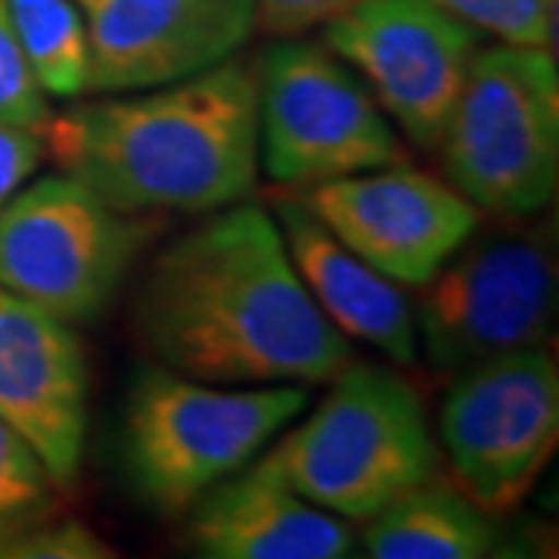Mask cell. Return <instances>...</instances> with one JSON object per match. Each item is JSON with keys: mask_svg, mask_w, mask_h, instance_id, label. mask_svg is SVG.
<instances>
[{"mask_svg": "<svg viewBox=\"0 0 559 559\" xmlns=\"http://www.w3.org/2000/svg\"><path fill=\"white\" fill-rule=\"evenodd\" d=\"M25 62L44 97L87 94L91 44L84 13L72 0H3Z\"/></svg>", "mask_w": 559, "mask_h": 559, "instance_id": "cell-17", "label": "cell"}, {"mask_svg": "<svg viewBox=\"0 0 559 559\" xmlns=\"http://www.w3.org/2000/svg\"><path fill=\"white\" fill-rule=\"evenodd\" d=\"M557 264L538 234H491L460 246L423 283L417 336L432 367L463 373L507 352L540 348L554 330Z\"/></svg>", "mask_w": 559, "mask_h": 559, "instance_id": "cell-9", "label": "cell"}, {"mask_svg": "<svg viewBox=\"0 0 559 559\" xmlns=\"http://www.w3.org/2000/svg\"><path fill=\"white\" fill-rule=\"evenodd\" d=\"M40 131L62 175L119 212H218L255 183L259 81L224 60L138 97L75 106Z\"/></svg>", "mask_w": 559, "mask_h": 559, "instance_id": "cell-2", "label": "cell"}, {"mask_svg": "<svg viewBox=\"0 0 559 559\" xmlns=\"http://www.w3.org/2000/svg\"><path fill=\"white\" fill-rule=\"evenodd\" d=\"M259 81V153L267 178L320 183L401 159L399 138L367 84L318 44L267 47Z\"/></svg>", "mask_w": 559, "mask_h": 559, "instance_id": "cell-7", "label": "cell"}, {"mask_svg": "<svg viewBox=\"0 0 559 559\" xmlns=\"http://www.w3.org/2000/svg\"><path fill=\"white\" fill-rule=\"evenodd\" d=\"M444 168L479 212L535 215L559 180V75L554 53L500 44L476 53L441 134Z\"/></svg>", "mask_w": 559, "mask_h": 559, "instance_id": "cell-5", "label": "cell"}, {"mask_svg": "<svg viewBox=\"0 0 559 559\" xmlns=\"http://www.w3.org/2000/svg\"><path fill=\"white\" fill-rule=\"evenodd\" d=\"M44 162V140L35 128L0 121V209L20 193Z\"/></svg>", "mask_w": 559, "mask_h": 559, "instance_id": "cell-23", "label": "cell"}, {"mask_svg": "<svg viewBox=\"0 0 559 559\" xmlns=\"http://www.w3.org/2000/svg\"><path fill=\"white\" fill-rule=\"evenodd\" d=\"M318 411L259 460L289 491L340 520H373L436 476V444L411 382L373 364L342 367Z\"/></svg>", "mask_w": 559, "mask_h": 559, "instance_id": "cell-3", "label": "cell"}, {"mask_svg": "<svg viewBox=\"0 0 559 559\" xmlns=\"http://www.w3.org/2000/svg\"><path fill=\"white\" fill-rule=\"evenodd\" d=\"M360 0H255V25L277 38H296L301 32L326 25Z\"/></svg>", "mask_w": 559, "mask_h": 559, "instance_id": "cell-22", "label": "cell"}, {"mask_svg": "<svg viewBox=\"0 0 559 559\" xmlns=\"http://www.w3.org/2000/svg\"><path fill=\"white\" fill-rule=\"evenodd\" d=\"M187 540L209 559H342L355 550L340 516L299 498L259 463L197 498Z\"/></svg>", "mask_w": 559, "mask_h": 559, "instance_id": "cell-14", "label": "cell"}, {"mask_svg": "<svg viewBox=\"0 0 559 559\" xmlns=\"http://www.w3.org/2000/svg\"><path fill=\"white\" fill-rule=\"evenodd\" d=\"M57 491L62 488L47 473L35 448L0 419V550L57 516Z\"/></svg>", "mask_w": 559, "mask_h": 559, "instance_id": "cell-18", "label": "cell"}, {"mask_svg": "<svg viewBox=\"0 0 559 559\" xmlns=\"http://www.w3.org/2000/svg\"><path fill=\"white\" fill-rule=\"evenodd\" d=\"M367 522L364 550L373 559H481L498 550L491 513L448 481H419Z\"/></svg>", "mask_w": 559, "mask_h": 559, "instance_id": "cell-16", "label": "cell"}, {"mask_svg": "<svg viewBox=\"0 0 559 559\" xmlns=\"http://www.w3.org/2000/svg\"><path fill=\"white\" fill-rule=\"evenodd\" d=\"M305 407L299 382L227 389L168 367L143 370L124 407L128 479L146 503L180 513L259 457Z\"/></svg>", "mask_w": 559, "mask_h": 559, "instance_id": "cell-4", "label": "cell"}, {"mask_svg": "<svg viewBox=\"0 0 559 559\" xmlns=\"http://www.w3.org/2000/svg\"><path fill=\"white\" fill-rule=\"evenodd\" d=\"M454 485L491 516L516 507L559 439V373L540 348L473 364L439 419Z\"/></svg>", "mask_w": 559, "mask_h": 559, "instance_id": "cell-8", "label": "cell"}, {"mask_svg": "<svg viewBox=\"0 0 559 559\" xmlns=\"http://www.w3.org/2000/svg\"><path fill=\"white\" fill-rule=\"evenodd\" d=\"M3 559H106L116 557L109 544L91 532L84 522H40L32 532H25L13 544L0 550Z\"/></svg>", "mask_w": 559, "mask_h": 559, "instance_id": "cell-21", "label": "cell"}, {"mask_svg": "<svg viewBox=\"0 0 559 559\" xmlns=\"http://www.w3.org/2000/svg\"><path fill=\"white\" fill-rule=\"evenodd\" d=\"M138 333L168 370L212 385H314L352 358L259 205L221 212L153 261Z\"/></svg>", "mask_w": 559, "mask_h": 559, "instance_id": "cell-1", "label": "cell"}, {"mask_svg": "<svg viewBox=\"0 0 559 559\" xmlns=\"http://www.w3.org/2000/svg\"><path fill=\"white\" fill-rule=\"evenodd\" d=\"M0 121H13L35 131L50 121L44 91L25 62L3 0H0Z\"/></svg>", "mask_w": 559, "mask_h": 559, "instance_id": "cell-20", "label": "cell"}, {"mask_svg": "<svg viewBox=\"0 0 559 559\" xmlns=\"http://www.w3.org/2000/svg\"><path fill=\"white\" fill-rule=\"evenodd\" d=\"M143 227L69 175L35 180L0 209V286L66 323L116 299Z\"/></svg>", "mask_w": 559, "mask_h": 559, "instance_id": "cell-6", "label": "cell"}, {"mask_svg": "<svg viewBox=\"0 0 559 559\" xmlns=\"http://www.w3.org/2000/svg\"><path fill=\"white\" fill-rule=\"evenodd\" d=\"M308 212L399 286H423L479 227L481 212L444 180L395 165L320 180Z\"/></svg>", "mask_w": 559, "mask_h": 559, "instance_id": "cell-11", "label": "cell"}, {"mask_svg": "<svg viewBox=\"0 0 559 559\" xmlns=\"http://www.w3.org/2000/svg\"><path fill=\"white\" fill-rule=\"evenodd\" d=\"M448 13L479 32L498 35L503 44L554 50L559 0H436Z\"/></svg>", "mask_w": 559, "mask_h": 559, "instance_id": "cell-19", "label": "cell"}, {"mask_svg": "<svg viewBox=\"0 0 559 559\" xmlns=\"http://www.w3.org/2000/svg\"><path fill=\"white\" fill-rule=\"evenodd\" d=\"M280 234L305 289L342 336L367 342L404 367L417 364V314L395 280L345 249L305 202L280 205Z\"/></svg>", "mask_w": 559, "mask_h": 559, "instance_id": "cell-15", "label": "cell"}, {"mask_svg": "<svg viewBox=\"0 0 559 559\" xmlns=\"http://www.w3.org/2000/svg\"><path fill=\"white\" fill-rule=\"evenodd\" d=\"M0 419L69 491L87 436V364L69 323L0 286Z\"/></svg>", "mask_w": 559, "mask_h": 559, "instance_id": "cell-13", "label": "cell"}, {"mask_svg": "<svg viewBox=\"0 0 559 559\" xmlns=\"http://www.w3.org/2000/svg\"><path fill=\"white\" fill-rule=\"evenodd\" d=\"M326 47L358 69L411 143L432 150L479 53V28L436 0H360L326 22Z\"/></svg>", "mask_w": 559, "mask_h": 559, "instance_id": "cell-10", "label": "cell"}, {"mask_svg": "<svg viewBox=\"0 0 559 559\" xmlns=\"http://www.w3.org/2000/svg\"><path fill=\"white\" fill-rule=\"evenodd\" d=\"M94 94H131L230 60L255 32V0H79Z\"/></svg>", "mask_w": 559, "mask_h": 559, "instance_id": "cell-12", "label": "cell"}]
</instances>
